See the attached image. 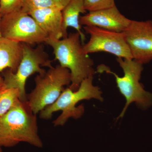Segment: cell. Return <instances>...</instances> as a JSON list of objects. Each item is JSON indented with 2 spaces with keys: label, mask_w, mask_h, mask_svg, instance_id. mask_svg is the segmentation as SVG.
I'll use <instances>...</instances> for the list:
<instances>
[{
  "label": "cell",
  "mask_w": 152,
  "mask_h": 152,
  "mask_svg": "<svg viewBox=\"0 0 152 152\" xmlns=\"http://www.w3.org/2000/svg\"><path fill=\"white\" fill-rule=\"evenodd\" d=\"M21 142L37 148L43 147L38 134L37 115L27 102L19 100L0 118V146L12 147Z\"/></svg>",
  "instance_id": "obj_1"
},
{
  "label": "cell",
  "mask_w": 152,
  "mask_h": 152,
  "mask_svg": "<svg viewBox=\"0 0 152 152\" xmlns=\"http://www.w3.org/2000/svg\"><path fill=\"white\" fill-rule=\"evenodd\" d=\"M81 42L80 36L77 32L62 39H48L45 42L53 48L55 60L58 61L60 65L70 72L69 88L74 91L79 88L85 79L96 73L94 61L85 53Z\"/></svg>",
  "instance_id": "obj_2"
},
{
  "label": "cell",
  "mask_w": 152,
  "mask_h": 152,
  "mask_svg": "<svg viewBox=\"0 0 152 152\" xmlns=\"http://www.w3.org/2000/svg\"><path fill=\"white\" fill-rule=\"evenodd\" d=\"M92 99L103 101L100 89L93 85V76H91L81 83L77 91H73L69 88L64 90L54 103L41 111L40 118L49 119L54 113L62 111V113L53 124L55 126H63L70 118L79 119L83 115L85 111L84 106L76 107L80 101Z\"/></svg>",
  "instance_id": "obj_3"
},
{
  "label": "cell",
  "mask_w": 152,
  "mask_h": 152,
  "mask_svg": "<svg viewBox=\"0 0 152 152\" xmlns=\"http://www.w3.org/2000/svg\"><path fill=\"white\" fill-rule=\"evenodd\" d=\"M117 61L122 69L124 75L120 77L104 65L98 67V72H105L115 77L117 86L126 99L124 107L118 119L122 118L126 110L132 103L135 102L140 107L145 109L152 105V94L144 89L140 82L143 68V64L133 59L117 58Z\"/></svg>",
  "instance_id": "obj_4"
},
{
  "label": "cell",
  "mask_w": 152,
  "mask_h": 152,
  "mask_svg": "<svg viewBox=\"0 0 152 152\" xmlns=\"http://www.w3.org/2000/svg\"><path fill=\"white\" fill-rule=\"evenodd\" d=\"M35 81V88L27 95V98L30 108L37 115L54 103L65 90L64 86L71 83L70 72L58 65L50 68L45 74L38 75Z\"/></svg>",
  "instance_id": "obj_5"
},
{
  "label": "cell",
  "mask_w": 152,
  "mask_h": 152,
  "mask_svg": "<svg viewBox=\"0 0 152 152\" xmlns=\"http://www.w3.org/2000/svg\"><path fill=\"white\" fill-rule=\"evenodd\" d=\"M23 57L16 72L10 70L4 75V88H14L19 90V99L21 102L27 101L25 90V85L28 78L38 73L43 75L46 72L42 67L50 68L52 61L49 59L48 54L44 51L42 45L33 48L30 45L22 43Z\"/></svg>",
  "instance_id": "obj_6"
},
{
  "label": "cell",
  "mask_w": 152,
  "mask_h": 152,
  "mask_svg": "<svg viewBox=\"0 0 152 152\" xmlns=\"http://www.w3.org/2000/svg\"><path fill=\"white\" fill-rule=\"evenodd\" d=\"M2 37L28 45L45 43L48 38L29 15L20 10L2 17Z\"/></svg>",
  "instance_id": "obj_7"
},
{
  "label": "cell",
  "mask_w": 152,
  "mask_h": 152,
  "mask_svg": "<svg viewBox=\"0 0 152 152\" xmlns=\"http://www.w3.org/2000/svg\"><path fill=\"white\" fill-rule=\"evenodd\" d=\"M84 29L90 37L88 42L83 46L84 51L87 54L106 52L117 58L133 59L124 33L89 26H85Z\"/></svg>",
  "instance_id": "obj_8"
},
{
  "label": "cell",
  "mask_w": 152,
  "mask_h": 152,
  "mask_svg": "<svg viewBox=\"0 0 152 152\" xmlns=\"http://www.w3.org/2000/svg\"><path fill=\"white\" fill-rule=\"evenodd\" d=\"M123 33L133 60L142 64L152 60V20H132Z\"/></svg>",
  "instance_id": "obj_9"
},
{
  "label": "cell",
  "mask_w": 152,
  "mask_h": 152,
  "mask_svg": "<svg viewBox=\"0 0 152 152\" xmlns=\"http://www.w3.org/2000/svg\"><path fill=\"white\" fill-rule=\"evenodd\" d=\"M131 21L121 13L116 5L110 8L89 12L79 19L81 26L96 27L119 33L126 29Z\"/></svg>",
  "instance_id": "obj_10"
},
{
  "label": "cell",
  "mask_w": 152,
  "mask_h": 152,
  "mask_svg": "<svg viewBox=\"0 0 152 152\" xmlns=\"http://www.w3.org/2000/svg\"><path fill=\"white\" fill-rule=\"evenodd\" d=\"M28 15L35 20L48 39L59 40L64 38L62 13L57 7L37 9Z\"/></svg>",
  "instance_id": "obj_11"
},
{
  "label": "cell",
  "mask_w": 152,
  "mask_h": 152,
  "mask_svg": "<svg viewBox=\"0 0 152 152\" xmlns=\"http://www.w3.org/2000/svg\"><path fill=\"white\" fill-rule=\"evenodd\" d=\"M23 53L22 43L0 37V73L7 68L15 72L21 61Z\"/></svg>",
  "instance_id": "obj_12"
},
{
  "label": "cell",
  "mask_w": 152,
  "mask_h": 152,
  "mask_svg": "<svg viewBox=\"0 0 152 152\" xmlns=\"http://www.w3.org/2000/svg\"><path fill=\"white\" fill-rule=\"evenodd\" d=\"M86 12L85 8L84 0H71L64 8L62 10L64 38L68 36L67 31L68 28H73L80 34L81 41L84 43L86 37L82 32L81 26L79 23V19L80 14L85 13Z\"/></svg>",
  "instance_id": "obj_13"
},
{
  "label": "cell",
  "mask_w": 152,
  "mask_h": 152,
  "mask_svg": "<svg viewBox=\"0 0 152 152\" xmlns=\"http://www.w3.org/2000/svg\"><path fill=\"white\" fill-rule=\"evenodd\" d=\"M19 90L14 88L0 90V118L5 114L19 100Z\"/></svg>",
  "instance_id": "obj_14"
},
{
  "label": "cell",
  "mask_w": 152,
  "mask_h": 152,
  "mask_svg": "<svg viewBox=\"0 0 152 152\" xmlns=\"http://www.w3.org/2000/svg\"><path fill=\"white\" fill-rule=\"evenodd\" d=\"M55 7H57L53 0H23L20 10L28 14L37 9Z\"/></svg>",
  "instance_id": "obj_15"
},
{
  "label": "cell",
  "mask_w": 152,
  "mask_h": 152,
  "mask_svg": "<svg viewBox=\"0 0 152 152\" xmlns=\"http://www.w3.org/2000/svg\"><path fill=\"white\" fill-rule=\"evenodd\" d=\"M86 10L93 12L110 8L115 6V0H84Z\"/></svg>",
  "instance_id": "obj_16"
},
{
  "label": "cell",
  "mask_w": 152,
  "mask_h": 152,
  "mask_svg": "<svg viewBox=\"0 0 152 152\" xmlns=\"http://www.w3.org/2000/svg\"><path fill=\"white\" fill-rule=\"evenodd\" d=\"M23 0H0V11L2 17L20 9Z\"/></svg>",
  "instance_id": "obj_17"
},
{
  "label": "cell",
  "mask_w": 152,
  "mask_h": 152,
  "mask_svg": "<svg viewBox=\"0 0 152 152\" xmlns=\"http://www.w3.org/2000/svg\"><path fill=\"white\" fill-rule=\"evenodd\" d=\"M55 4L58 8L62 10L71 0H53Z\"/></svg>",
  "instance_id": "obj_18"
},
{
  "label": "cell",
  "mask_w": 152,
  "mask_h": 152,
  "mask_svg": "<svg viewBox=\"0 0 152 152\" xmlns=\"http://www.w3.org/2000/svg\"><path fill=\"white\" fill-rule=\"evenodd\" d=\"M4 79L2 78L0 76V90L1 89L3 88V87H4Z\"/></svg>",
  "instance_id": "obj_19"
},
{
  "label": "cell",
  "mask_w": 152,
  "mask_h": 152,
  "mask_svg": "<svg viewBox=\"0 0 152 152\" xmlns=\"http://www.w3.org/2000/svg\"><path fill=\"white\" fill-rule=\"evenodd\" d=\"M2 16L1 14V11H0V37H2L1 34V20Z\"/></svg>",
  "instance_id": "obj_20"
},
{
  "label": "cell",
  "mask_w": 152,
  "mask_h": 152,
  "mask_svg": "<svg viewBox=\"0 0 152 152\" xmlns=\"http://www.w3.org/2000/svg\"><path fill=\"white\" fill-rule=\"evenodd\" d=\"M2 151L1 147L0 146V152H2Z\"/></svg>",
  "instance_id": "obj_21"
}]
</instances>
